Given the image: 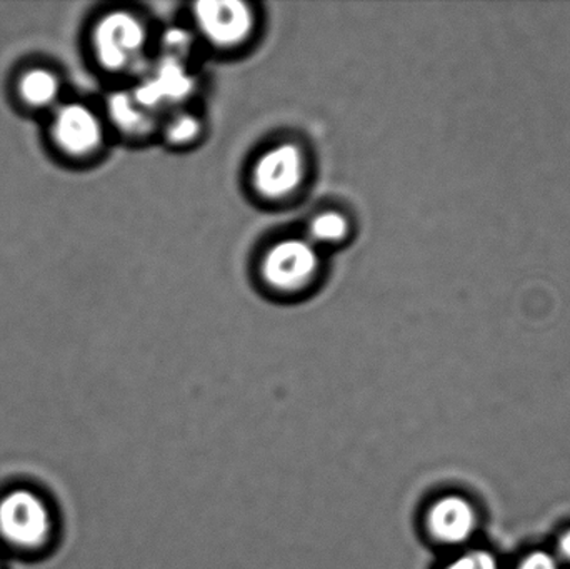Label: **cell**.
<instances>
[{
    "label": "cell",
    "mask_w": 570,
    "mask_h": 569,
    "mask_svg": "<svg viewBox=\"0 0 570 569\" xmlns=\"http://www.w3.org/2000/svg\"><path fill=\"white\" fill-rule=\"evenodd\" d=\"M56 508L37 488L17 484L0 493V547L20 557H37L53 547Z\"/></svg>",
    "instance_id": "obj_1"
},
{
    "label": "cell",
    "mask_w": 570,
    "mask_h": 569,
    "mask_svg": "<svg viewBox=\"0 0 570 569\" xmlns=\"http://www.w3.org/2000/svg\"><path fill=\"white\" fill-rule=\"evenodd\" d=\"M147 46V23L130 10H109L94 22L90 30V50L97 66L106 72H132L142 66Z\"/></svg>",
    "instance_id": "obj_2"
},
{
    "label": "cell",
    "mask_w": 570,
    "mask_h": 569,
    "mask_svg": "<svg viewBox=\"0 0 570 569\" xmlns=\"http://www.w3.org/2000/svg\"><path fill=\"white\" fill-rule=\"evenodd\" d=\"M321 267L318 247L307 237H285L264 251L259 276L271 293L294 296L314 284Z\"/></svg>",
    "instance_id": "obj_3"
},
{
    "label": "cell",
    "mask_w": 570,
    "mask_h": 569,
    "mask_svg": "<svg viewBox=\"0 0 570 569\" xmlns=\"http://www.w3.org/2000/svg\"><path fill=\"white\" fill-rule=\"evenodd\" d=\"M49 139L69 160L94 159L106 144V119L82 100H62L50 110Z\"/></svg>",
    "instance_id": "obj_4"
},
{
    "label": "cell",
    "mask_w": 570,
    "mask_h": 569,
    "mask_svg": "<svg viewBox=\"0 0 570 569\" xmlns=\"http://www.w3.org/2000/svg\"><path fill=\"white\" fill-rule=\"evenodd\" d=\"M307 176L305 150L295 143H281L257 157L250 173V184L259 199L285 203L304 187Z\"/></svg>",
    "instance_id": "obj_5"
},
{
    "label": "cell",
    "mask_w": 570,
    "mask_h": 569,
    "mask_svg": "<svg viewBox=\"0 0 570 569\" xmlns=\"http://www.w3.org/2000/svg\"><path fill=\"white\" fill-rule=\"evenodd\" d=\"M193 17L200 36L220 50L239 49L256 32V12L240 0H204Z\"/></svg>",
    "instance_id": "obj_6"
},
{
    "label": "cell",
    "mask_w": 570,
    "mask_h": 569,
    "mask_svg": "<svg viewBox=\"0 0 570 569\" xmlns=\"http://www.w3.org/2000/svg\"><path fill=\"white\" fill-rule=\"evenodd\" d=\"M478 527L474 507L465 498H441L429 511V530L435 540L445 545H461L474 534Z\"/></svg>",
    "instance_id": "obj_7"
},
{
    "label": "cell",
    "mask_w": 570,
    "mask_h": 569,
    "mask_svg": "<svg viewBox=\"0 0 570 569\" xmlns=\"http://www.w3.org/2000/svg\"><path fill=\"white\" fill-rule=\"evenodd\" d=\"M17 100L29 110L56 109L62 102L63 82L60 73L49 66H29L17 73L13 82Z\"/></svg>",
    "instance_id": "obj_8"
},
{
    "label": "cell",
    "mask_w": 570,
    "mask_h": 569,
    "mask_svg": "<svg viewBox=\"0 0 570 569\" xmlns=\"http://www.w3.org/2000/svg\"><path fill=\"white\" fill-rule=\"evenodd\" d=\"M107 122L127 137H144L154 129V112L147 109L134 90L110 94L106 106Z\"/></svg>",
    "instance_id": "obj_9"
},
{
    "label": "cell",
    "mask_w": 570,
    "mask_h": 569,
    "mask_svg": "<svg viewBox=\"0 0 570 569\" xmlns=\"http://www.w3.org/2000/svg\"><path fill=\"white\" fill-rule=\"evenodd\" d=\"M351 220L341 210H321L308 223L307 239L317 247H335L351 236Z\"/></svg>",
    "instance_id": "obj_10"
},
{
    "label": "cell",
    "mask_w": 570,
    "mask_h": 569,
    "mask_svg": "<svg viewBox=\"0 0 570 569\" xmlns=\"http://www.w3.org/2000/svg\"><path fill=\"white\" fill-rule=\"evenodd\" d=\"M163 130L170 146L189 147L203 136L204 122L197 114L180 109L166 120Z\"/></svg>",
    "instance_id": "obj_11"
},
{
    "label": "cell",
    "mask_w": 570,
    "mask_h": 569,
    "mask_svg": "<svg viewBox=\"0 0 570 569\" xmlns=\"http://www.w3.org/2000/svg\"><path fill=\"white\" fill-rule=\"evenodd\" d=\"M445 569H499V565L489 551L474 550L455 558Z\"/></svg>",
    "instance_id": "obj_12"
},
{
    "label": "cell",
    "mask_w": 570,
    "mask_h": 569,
    "mask_svg": "<svg viewBox=\"0 0 570 569\" xmlns=\"http://www.w3.org/2000/svg\"><path fill=\"white\" fill-rule=\"evenodd\" d=\"M518 569H561V561L546 551H534L519 563Z\"/></svg>",
    "instance_id": "obj_13"
},
{
    "label": "cell",
    "mask_w": 570,
    "mask_h": 569,
    "mask_svg": "<svg viewBox=\"0 0 570 569\" xmlns=\"http://www.w3.org/2000/svg\"><path fill=\"white\" fill-rule=\"evenodd\" d=\"M558 550L561 560L570 565V530L562 534L561 540H559Z\"/></svg>",
    "instance_id": "obj_14"
},
{
    "label": "cell",
    "mask_w": 570,
    "mask_h": 569,
    "mask_svg": "<svg viewBox=\"0 0 570 569\" xmlns=\"http://www.w3.org/2000/svg\"><path fill=\"white\" fill-rule=\"evenodd\" d=\"M0 569H6V563H3L2 557H0Z\"/></svg>",
    "instance_id": "obj_15"
}]
</instances>
